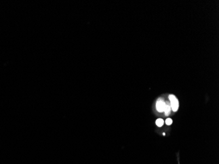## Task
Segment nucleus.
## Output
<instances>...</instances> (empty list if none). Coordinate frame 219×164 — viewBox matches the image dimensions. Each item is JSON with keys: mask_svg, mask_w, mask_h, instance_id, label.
<instances>
[{"mask_svg": "<svg viewBox=\"0 0 219 164\" xmlns=\"http://www.w3.org/2000/svg\"><path fill=\"white\" fill-rule=\"evenodd\" d=\"M171 109V105H170V104L165 103V106L164 110H163V112L165 113L166 116H168V115L170 114Z\"/></svg>", "mask_w": 219, "mask_h": 164, "instance_id": "nucleus-3", "label": "nucleus"}, {"mask_svg": "<svg viewBox=\"0 0 219 164\" xmlns=\"http://www.w3.org/2000/svg\"><path fill=\"white\" fill-rule=\"evenodd\" d=\"M169 100H170V105H171V108L173 110V112H176L178 110V106H179V103L177 100V98H176L175 95H169Z\"/></svg>", "mask_w": 219, "mask_h": 164, "instance_id": "nucleus-1", "label": "nucleus"}, {"mask_svg": "<svg viewBox=\"0 0 219 164\" xmlns=\"http://www.w3.org/2000/svg\"><path fill=\"white\" fill-rule=\"evenodd\" d=\"M165 106V103L163 100H162L161 98H160L158 101H157L156 103V108L158 110V112H162L164 110V108Z\"/></svg>", "mask_w": 219, "mask_h": 164, "instance_id": "nucleus-2", "label": "nucleus"}, {"mask_svg": "<svg viewBox=\"0 0 219 164\" xmlns=\"http://www.w3.org/2000/svg\"><path fill=\"white\" fill-rule=\"evenodd\" d=\"M163 123H164V121H163V120L162 119H160V118H159V119L157 120L156 121V123L158 127H161L163 125Z\"/></svg>", "mask_w": 219, "mask_h": 164, "instance_id": "nucleus-4", "label": "nucleus"}, {"mask_svg": "<svg viewBox=\"0 0 219 164\" xmlns=\"http://www.w3.org/2000/svg\"><path fill=\"white\" fill-rule=\"evenodd\" d=\"M165 123H166L167 125H168V126H169V125H171L172 124L173 121H172L171 119H170V118H168V119L166 120Z\"/></svg>", "mask_w": 219, "mask_h": 164, "instance_id": "nucleus-5", "label": "nucleus"}]
</instances>
